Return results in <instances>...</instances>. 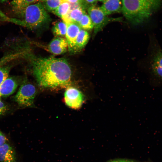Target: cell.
Segmentation results:
<instances>
[{
  "mask_svg": "<svg viewBox=\"0 0 162 162\" xmlns=\"http://www.w3.org/2000/svg\"><path fill=\"white\" fill-rule=\"evenodd\" d=\"M19 57L29 62L33 75L40 87L56 89L66 88L71 85L72 70L65 58L38 57L28 48L21 50Z\"/></svg>",
  "mask_w": 162,
  "mask_h": 162,
  "instance_id": "6da1fadb",
  "label": "cell"
},
{
  "mask_svg": "<svg viewBox=\"0 0 162 162\" xmlns=\"http://www.w3.org/2000/svg\"><path fill=\"white\" fill-rule=\"evenodd\" d=\"M63 100L68 106L77 110L81 107L84 102V97L80 91L71 85L66 88Z\"/></svg>",
  "mask_w": 162,
  "mask_h": 162,
  "instance_id": "8992f818",
  "label": "cell"
},
{
  "mask_svg": "<svg viewBox=\"0 0 162 162\" xmlns=\"http://www.w3.org/2000/svg\"><path fill=\"white\" fill-rule=\"evenodd\" d=\"M8 139L5 135L0 130V147L7 143Z\"/></svg>",
  "mask_w": 162,
  "mask_h": 162,
  "instance_id": "7402d4cb",
  "label": "cell"
},
{
  "mask_svg": "<svg viewBox=\"0 0 162 162\" xmlns=\"http://www.w3.org/2000/svg\"><path fill=\"white\" fill-rule=\"evenodd\" d=\"M23 79L19 76L8 77L0 85V98L13 94L20 85Z\"/></svg>",
  "mask_w": 162,
  "mask_h": 162,
  "instance_id": "52a82bcc",
  "label": "cell"
},
{
  "mask_svg": "<svg viewBox=\"0 0 162 162\" xmlns=\"http://www.w3.org/2000/svg\"><path fill=\"white\" fill-rule=\"evenodd\" d=\"M88 14L90 16L94 26L93 37L101 31L109 23L114 21H121V18L109 17L106 15L99 7L95 4L92 5L87 8Z\"/></svg>",
  "mask_w": 162,
  "mask_h": 162,
  "instance_id": "5b68a950",
  "label": "cell"
},
{
  "mask_svg": "<svg viewBox=\"0 0 162 162\" xmlns=\"http://www.w3.org/2000/svg\"><path fill=\"white\" fill-rule=\"evenodd\" d=\"M67 26L64 21H59L53 26L52 31L55 37H63L65 36Z\"/></svg>",
  "mask_w": 162,
  "mask_h": 162,
  "instance_id": "ac0fdd59",
  "label": "cell"
},
{
  "mask_svg": "<svg viewBox=\"0 0 162 162\" xmlns=\"http://www.w3.org/2000/svg\"><path fill=\"white\" fill-rule=\"evenodd\" d=\"M89 38L88 32L81 28L76 38L73 52L79 51L82 50L88 43Z\"/></svg>",
  "mask_w": 162,
  "mask_h": 162,
  "instance_id": "5bb4252c",
  "label": "cell"
},
{
  "mask_svg": "<svg viewBox=\"0 0 162 162\" xmlns=\"http://www.w3.org/2000/svg\"><path fill=\"white\" fill-rule=\"evenodd\" d=\"M11 61L0 63V85L8 77L10 70L14 66L15 63L11 62Z\"/></svg>",
  "mask_w": 162,
  "mask_h": 162,
  "instance_id": "9a60e30c",
  "label": "cell"
},
{
  "mask_svg": "<svg viewBox=\"0 0 162 162\" xmlns=\"http://www.w3.org/2000/svg\"><path fill=\"white\" fill-rule=\"evenodd\" d=\"M78 24L82 29L87 31L92 30L94 28L92 21L86 13L84 15Z\"/></svg>",
  "mask_w": 162,
  "mask_h": 162,
  "instance_id": "ffe728a7",
  "label": "cell"
},
{
  "mask_svg": "<svg viewBox=\"0 0 162 162\" xmlns=\"http://www.w3.org/2000/svg\"><path fill=\"white\" fill-rule=\"evenodd\" d=\"M122 12L129 22L138 25L146 21L160 7L161 0H122Z\"/></svg>",
  "mask_w": 162,
  "mask_h": 162,
  "instance_id": "3957f363",
  "label": "cell"
},
{
  "mask_svg": "<svg viewBox=\"0 0 162 162\" xmlns=\"http://www.w3.org/2000/svg\"><path fill=\"white\" fill-rule=\"evenodd\" d=\"M84 4L87 8L89 6L94 4H95L97 0H83Z\"/></svg>",
  "mask_w": 162,
  "mask_h": 162,
  "instance_id": "603a6c76",
  "label": "cell"
},
{
  "mask_svg": "<svg viewBox=\"0 0 162 162\" xmlns=\"http://www.w3.org/2000/svg\"><path fill=\"white\" fill-rule=\"evenodd\" d=\"M68 49V44L63 37H55L49 43L48 50L55 55H59L65 52Z\"/></svg>",
  "mask_w": 162,
  "mask_h": 162,
  "instance_id": "9c48e42d",
  "label": "cell"
},
{
  "mask_svg": "<svg viewBox=\"0 0 162 162\" xmlns=\"http://www.w3.org/2000/svg\"><path fill=\"white\" fill-rule=\"evenodd\" d=\"M37 93L35 86L26 77L23 78L17 93L15 95V101L22 107L34 106V101Z\"/></svg>",
  "mask_w": 162,
  "mask_h": 162,
  "instance_id": "277c9868",
  "label": "cell"
},
{
  "mask_svg": "<svg viewBox=\"0 0 162 162\" xmlns=\"http://www.w3.org/2000/svg\"><path fill=\"white\" fill-rule=\"evenodd\" d=\"M8 110V105L2 101L0 98V117L4 115Z\"/></svg>",
  "mask_w": 162,
  "mask_h": 162,
  "instance_id": "44dd1931",
  "label": "cell"
},
{
  "mask_svg": "<svg viewBox=\"0 0 162 162\" xmlns=\"http://www.w3.org/2000/svg\"><path fill=\"white\" fill-rule=\"evenodd\" d=\"M47 11L52 12L65 0H38Z\"/></svg>",
  "mask_w": 162,
  "mask_h": 162,
  "instance_id": "e0dca14e",
  "label": "cell"
},
{
  "mask_svg": "<svg viewBox=\"0 0 162 162\" xmlns=\"http://www.w3.org/2000/svg\"><path fill=\"white\" fill-rule=\"evenodd\" d=\"M0 162H16L15 151L8 143L0 147Z\"/></svg>",
  "mask_w": 162,
  "mask_h": 162,
  "instance_id": "7c38bea8",
  "label": "cell"
},
{
  "mask_svg": "<svg viewBox=\"0 0 162 162\" xmlns=\"http://www.w3.org/2000/svg\"><path fill=\"white\" fill-rule=\"evenodd\" d=\"M11 13L8 16L0 10L1 20L30 29L38 28L50 20L47 11L39 1Z\"/></svg>",
  "mask_w": 162,
  "mask_h": 162,
  "instance_id": "7a4b0ae2",
  "label": "cell"
},
{
  "mask_svg": "<svg viewBox=\"0 0 162 162\" xmlns=\"http://www.w3.org/2000/svg\"><path fill=\"white\" fill-rule=\"evenodd\" d=\"M65 1H67L69 3H81L83 4L86 8L85 6L83 0H65Z\"/></svg>",
  "mask_w": 162,
  "mask_h": 162,
  "instance_id": "d4e9b609",
  "label": "cell"
},
{
  "mask_svg": "<svg viewBox=\"0 0 162 162\" xmlns=\"http://www.w3.org/2000/svg\"><path fill=\"white\" fill-rule=\"evenodd\" d=\"M70 9V3L64 1L52 12L62 19L68 13Z\"/></svg>",
  "mask_w": 162,
  "mask_h": 162,
  "instance_id": "d6986e66",
  "label": "cell"
},
{
  "mask_svg": "<svg viewBox=\"0 0 162 162\" xmlns=\"http://www.w3.org/2000/svg\"><path fill=\"white\" fill-rule=\"evenodd\" d=\"M84 8H78L69 10L67 15L62 18L66 24L74 22L78 24L86 13Z\"/></svg>",
  "mask_w": 162,
  "mask_h": 162,
  "instance_id": "4fadbf2b",
  "label": "cell"
},
{
  "mask_svg": "<svg viewBox=\"0 0 162 162\" xmlns=\"http://www.w3.org/2000/svg\"><path fill=\"white\" fill-rule=\"evenodd\" d=\"M109 162H137L135 161L128 159H120L113 160Z\"/></svg>",
  "mask_w": 162,
  "mask_h": 162,
  "instance_id": "cb8c5ba5",
  "label": "cell"
},
{
  "mask_svg": "<svg viewBox=\"0 0 162 162\" xmlns=\"http://www.w3.org/2000/svg\"><path fill=\"white\" fill-rule=\"evenodd\" d=\"M100 8L106 16L122 12V3L120 0H106Z\"/></svg>",
  "mask_w": 162,
  "mask_h": 162,
  "instance_id": "8fae6325",
  "label": "cell"
},
{
  "mask_svg": "<svg viewBox=\"0 0 162 162\" xmlns=\"http://www.w3.org/2000/svg\"><path fill=\"white\" fill-rule=\"evenodd\" d=\"M38 1V0H12L10 2L11 12L19 10Z\"/></svg>",
  "mask_w": 162,
  "mask_h": 162,
  "instance_id": "2e32d148",
  "label": "cell"
},
{
  "mask_svg": "<svg viewBox=\"0 0 162 162\" xmlns=\"http://www.w3.org/2000/svg\"><path fill=\"white\" fill-rule=\"evenodd\" d=\"M151 60V68L154 75L162 79V50L157 44L154 46Z\"/></svg>",
  "mask_w": 162,
  "mask_h": 162,
  "instance_id": "ba28073f",
  "label": "cell"
},
{
  "mask_svg": "<svg viewBox=\"0 0 162 162\" xmlns=\"http://www.w3.org/2000/svg\"><path fill=\"white\" fill-rule=\"evenodd\" d=\"M106 0H97L98 1L102 2H104Z\"/></svg>",
  "mask_w": 162,
  "mask_h": 162,
  "instance_id": "4316f807",
  "label": "cell"
},
{
  "mask_svg": "<svg viewBox=\"0 0 162 162\" xmlns=\"http://www.w3.org/2000/svg\"><path fill=\"white\" fill-rule=\"evenodd\" d=\"M8 0H0V3H3L4 2H7Z\"/></svg>",
  "mask_w": 162,
  "mask_h": 162,
  "instance_id": "484cf974",
  "label": "cell"
},
{
  "mask_svg": "<svg viewBox=\"0 0 162 162\" xmlns=\"http://www.w3.org/2000/svg\"><path fill=\"white\" fill-rule=\"evenodd\" d=\"M66 24L65 38L68 44V50L73 52L76 38L81 28L76 23L70 22Z\"/></svg>",
  "mask_w": 162,
  "mask_h": 162,
  "instance_id": "30bf717a",
  "label": "cell"
}]
</instances>
